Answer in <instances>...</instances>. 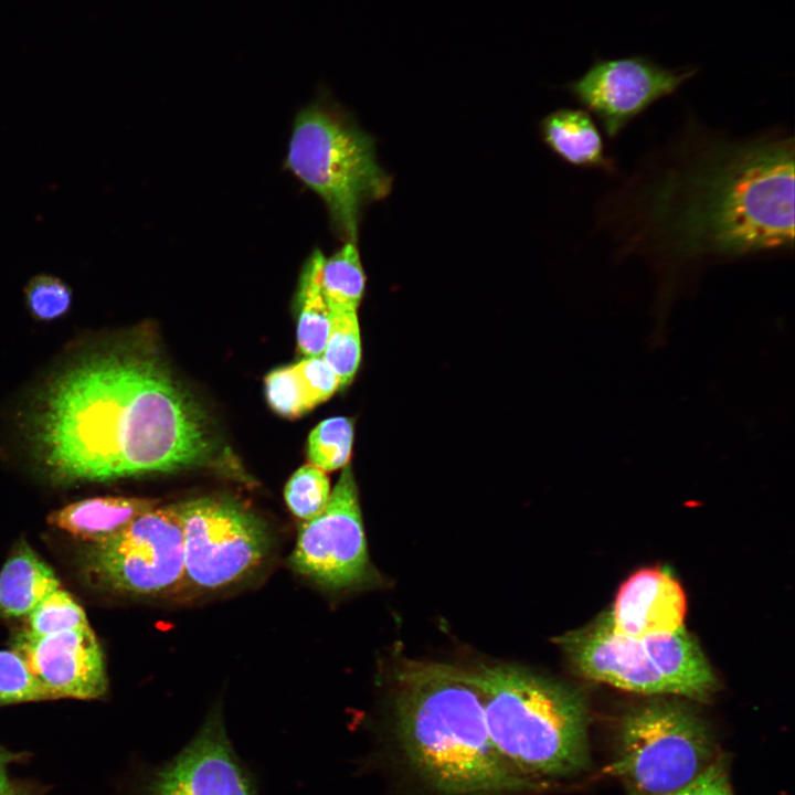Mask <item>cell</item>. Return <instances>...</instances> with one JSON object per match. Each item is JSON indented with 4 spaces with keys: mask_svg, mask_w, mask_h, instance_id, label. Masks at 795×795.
Here are the masks:
<instances>
[{
    "mask_svg": "<svg viewBox=\"0 0 795 795\" xmlns=\"http://www.w3.org/2000/svg\"><path fill=\"white\" fill-rule=\"evenodd\" d=\"M469 675L490 739L518 774L543 786L589 766L587 713L579 693L513 666H481Z\"/></svg>",
    "mask_w": 795,
    "mask_h": 795,
    "instance_id": "4",
    "label": "cell"
},
{
    "mask_svg": "<svg viewBox=\"0 0 795 795\" xmlns=\"http://www.w3.org/2000/svg\"><path fill=\"white\" fill-rule=\"evenodd\" d=\"M89 626L84 610L64 590L45 596L28 615V633L47 636Z\"/></svg>",
    "mask_w": 795,
    "mask_h": 795,
    "instance_id": "23",
    "label": "cell"
},
{
    "mask_svg": "<svg viewBox=\"0 0 795 795\" xmlns=\"http://www.w3.org/2000/svg\"><path fill=\"white\" fill-rule=\"evenodd\" d=\"M583 677L644 695H675L644 640L613 632L607 613L555 638Z\"/></svg>",
    "mask_w": 795,
    "mask_h": 795,
    "instance_id": "11",
    "label": "cell"
},
{
    "mask_svg": "<svg viewBox=\"0 0 795 795\" xmlns=\"http://www.w3.org/2000/svg\"><path fill=\"white\" fill-rule=\"evenodd\" d=\"M321 357L339 378L340 388L353 380L361 361L357 311L331 309L329 333Z\"/></svg>",
    "mask_w": 795,
    "mask_h": 795,
    "instance_id": "21",
    "label": "cell"
},
{
    "mask_svg": "<svg viewBox=\"0 0 795 795\" xmlns=\"http://www.w3.org/2000/svg\"><path fill=\"white\" fill-rule=\"evenodd\" d=\"M51 699L14 650H0V704Z\"/></svg>",
    "mask_w": 795,
    "mask_h": 795,
    "instance_id": "25",
    "label": "cell"
},
{
    "mask_svg": "<svg viewBox=\"0 0 795 795\" xmlns=\"http://www.w3.org/2000/svg\"><path fill=\"white\" fill-rule=\"evenodd\" d=\"M669 795H733L722 761H716L685 788Z\"/></svg>",
    "mask_w": 795,
    "mask_h": 795,
    "instance_id": "29",
    "label": "cell"
},
{
    "mask_svg": "<svg viewBox=\"0 0 795 795\" xmlns=\"http://www.w3.org/2000/svg\"><path fill=\"white\" fill-rule=\"evenodd\" d=\"M86 566L117 592L161 595L184 585V544L177 505L156 506L110 539L91 544Z\"/></svg>",
    "mask_w": 795,
    "mask_h": 795,
    "instance_id": "8",
    "label": "cell"
},
{
    "mask_svg": "<svg viewBox=\"0 0 795 795\" xmlns=\"http://www.w3.org/2000/svg\"><path fill=\"white\" fill-rule=\"evenodd\" d=\"M685 592L664 568H646L630 575L619 587L607 612L613 632L633 638L669 634L683 625Z\"/></svg>",
    "mask_w": 795,
    "mask_h": 795,
    "instance_id": "14",
    "label": "cell"
},
{
    "mask_svg": "<svg viewBox=\"0 0 795 795\" xmlns=\"http://www.w3.org/2000/svg\"><path fill=\"white\" fill-rule=\"evenodd\" d=\"M352 444V421L344 416L330 417L310 432L308 457L311 465L324 471H332L348 465Z\"/></svg>",
    "mask_w": 795,
    "mask_h": 795,
    "instance_id": "22",
    "label": "cell"
},
{
    "mask_svg": "<svg viewBox=\"0 0 795 795\" xmlns=\"http://www.w3.org/2000/svg\"><path fill=\"white\" fill-rule=\"evenodd\" d=\"M289 565L331 591L372 580L358 487L349 465L343 467L326 508L299 526Z\"/></svg>",
    "mask_w": 795,
    "mask_h": 795,
    "instance_id": "9",
    "label": "cell"
},
{
    "mask_svg": "<svg viewBox=\"0 0 795 795\" xmlns=\"http://www.w3.org/2000/svg\"><path fill=\"white\" fill-rule=\"evenodd\" d=\"M698 72L696 66L665 67L648 56L597 59L568 85L608 139H615L658 100L674 95Z\"/></svg>",
    "mask_w": 795,
    "mask_h": 795,
    "instance_id": "10",
    "label": "cell"
},
{
    "mask_svg": "<svg viewBox=\"0 0 795 795\" xmlns=\"http://www.w3.org/2000/svg\"><path fill=\"white\" fill-rule=\"evenodd\" d=\"M286 166L324 200L346 242L357 241L362 208L391 190L373 138L336 106L318 100L295 118Z\"/></svg>",
    "mask_w": 795,
    "mask_h": 795,
    "instance_id": "5",
    "label": "cell"
},
{
    "mask_svg": "<svg viewBox=\"0 0 795 795\" xmlns=\"http://www.w3.org/2000/svg\"><path fill=\"white\" fill-rule=\"evenodd\" d=\"M18 759L19 754L0 748V795H35L29 787L9 776V764Z\"/></svg>",
    "mask_w": 795,
    "mask_h": 795,
    "instance_id": "30",
    "label": "cell"
},
{
    "mask_svg": "<svg viewBox=\"0 0 795 795\" xmlns=\"http://www.w3.org/2000/svg\"><path fill=\"white\" fill-rule=\"evenodd\" d=\"M144 795H256L218 710L174 759L151 775Z\"/></svg>",
    "mask_w": 795,
    "mask_h": 795,
    "instance_id": "12",
    "label": "cell"
},
{
    "mask_svg": "<svg viewBox=\"0 0 795 795\" xmlns=\"http://www.w3.org/2000/svg\"><path fill=\"white\" fill-rule=\"evenodd\" d=\"M24 297L29 311L40 320L60 318L72 305L70 286L51 274H38L31 277L24 287Z\"/></svg>",
    "mask_w": 795,
    "mask_h": 795,
    "instance_id": "26",
    "label": "cell"
},
{
    "mask_svg": "<svg viewBox=\"0 0 795 795\" xmlns=\"http://www.w3.org/2000/svg\"><path fill=\"white\" fill-rule=\"evenodd\" d=\"M643 640L650 659L671 685L675 695L704 700L716 690V675L685 625L672 633Z\"/></svg>",
    "mask_w": 795,
    "mask_h": 795,
    "instance_id": "15",
    "label": "cell"
},
{
    "mask_svg": "<svg viewBox=\"0 0 795 795\" xmlns=\"http://www.w3.org/2000/svg\"><path fill=\"white\" fill-rule=\"evenodd\" d=\"M59 587L61 584L52 568L28 543H20L0 572V617L29 615Z\"/></svg>",
    "mask_w": 795,
    "mask_h": 795,
    "instance_id": "18",
    "label": "cell"
},
{
    "mask_svg": "<svg viewBox=\"0 0 795 795\" xmlns=\"http://www.w3.org/2000/svg\"><path fill=\"white\" fill-rule=\"evenodd\" d=\"M34 433L45 467L67 483L178 470L212 451L202 413L163 364L124 348L55 379Z\"/></svg>",
    "mask_w": 795,
    "mask_h": 795,
    "instance_id": "2",
    "label": "cell"
},
{
    "mask_svg": "<svg viewBox=\"0 0 795 795\" xmlns=\"http://www.w3.org/2000/svg\"><path fill=\"white\" fill-rule=\"evenodd\" d=\"M325 255L316 248L305 262L297 293V342L306 357L322 354L330 328L331 308L321 287Z\"/></svg>",
    "mask_w": 795,
    "mask_h": 795,
    "instance_id": "19",
    "label": "cell"
},
{
    "mask_svg": "<svg viewBox=\"0 0 795 795\" xmlns=\"http://www.w3.org/2000/svg\"><path fill=\"white\" fill-rule=\"evenodd\" d=\"M12 650L51 699H96L107 689L103 651L89 626L47 636L24 630Z\"/></svg>",
    "mask_w": 795,
    "mask_h": 795,
    "instance_id": "13",
    "label": "cell"
},
{
    "mask_svg": "<svg viewBox=\"0 0 795 795\" xmlns=\"http://www.w3.org/2000/svg\"><path fill=\"white\" fill-rule=\"evenodd\" d=\"M330 494L326 471L311 464L297 469L284 490L289 510L303 521L318 516L326 508Z\"/></svg>",
    "mask_w": 795,
    "mask_h": 795,
    "instance_id": "24",
    "label": "cell"
},
{
    "mask_svg": "<svg viewBox=\"0 0 795 795\" xmlns=\"http://www.w3.org/2000/svg\"><path fill=\"white\" fill-rule=\"evenodd\" d=\"M794 152L785 126L733 135L688 119L601 198L596 230L662 293L717 265L793 256Z\"/></svg>",
    "mask_w": 795,
    "mask_h": 795,
    "instance_id": "1",
    "label": "cell"
},
{
    "mask_svg": "<svg viewBox=\"0 0 795 795\" xmlns=\"http://www.w3.org/2000/svg\"><path fill=\"white\" fill-rule=\"evenodd\" d=\"M704 722L678 703L651 702L628 712L621 723L618 751L605 768L635 795L676 793L716 762Z\"/></svg>",
    "mask_w": 795,
    "mask_h": 795,
    "instance_id": "6",
    "label": "cell"
},
{
    "mask_svg": "<svg viewBox=\"0 0 795 795\" xmlns=\"http://www.w3.org/2000/svg\"><path fill=\"white\" fill-rule=\"evenodd\" d=\"M184 544V585L212 592L253 573L272 539L251 512L231 501L198 498L178 504Z\"/></svg>",
    "mask_w": 795,
    "mask_h": 795,
    "instance_id": "7",
    "label": "cell"
},
{
    "mask_svg": "<svg viewBox=\"0 0 795 795\" xmlns=\"http://www.w3.org/2000/svg\"><path fill=\"white\" fill-rule=\"evenodd\" d=\"M157 500L137 497H96L70 504L50 513L47 521L91 544L104 542L135 518L156 507Z\"/></svg>",
    "mask_w": 795,
    "mask_h": 795,
    "instance_id": "17",
    "label": "cell"
},
{
    "mask_svg": "<svg viewBox=\"0 0 795 795\" xmlns=\"http://www.w3.org/2000/svg\"><path fill=\"white\" fill-rule=\"evenodd\" d=\"M320 279L331 309L357 311L364 293L365 275L356 243L346 242L331 256L325 257Z\"/></svg>",
    "mask_w": 795,
    "mask_h": 795,
    "instance_id": "20",
    "label": "cell"
},
{
    "mask_svg": "<svg viewBox=\"0 0 795 795\" xmlns=\"http://www.w3.org/2000/svg\"><path fill=\"white\" fill-rule=\"evenodd\" d=\"M540 131L544 144L566 163L616 173L614 159L605 153L601 131L585 109H556L541 120Z\"/></svg>",
    "mask_w": 795,
    "mask_h": 795,
    "instance_id": "16",
    "label": "cell"
},
{
    "mask_svg": "<svg viewBox=\"0 0 795 795\" xmlns=\"http://www.w3.org/2000/svg\"><path fill=\"white\" fill-rule=\"evenodd\" d=\"M309 409L328 400L340 388L331 367L319 357H306L294 364Z\"/></svg>",
    "mask_w": 795,
    "mask_h": 795,
    "instance_id": "28",
    "label": "cell"
},
{
    "mask_svg": "<svg viewBox=\"0 0 795 795\" xmlns=\"http://www.w3.org/2000/svg\"><path fill=\"white\" fill-rule=\"evenodd\" d=\"M395 735L413 773L439 795H516L541 786L495 748L469 671L404 662L395 676Z\"/></svg>",
    "mask_w": 795,
    "mask_h": 795,
    "instance_id": "3",
    "label": "cell"
},
{
    "mask_svg": "<svg viewBox=\"0 0 795 795\" xmlns=\"http://www.w3.org/2000/svg\"><path fill=\"white\" fill-rule=\"evenodd\" d=\"M266 399L282 416L297 417L309 411L294 365L272 371L265 379Z\"/></svg>",
    "mask_w": 795,
    "mask_h": 795,
    "instance_id": "27",
    "label": "cell"
}]
</instances>
